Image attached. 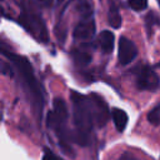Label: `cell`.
I'll use <instances>...</instances> for the list:
<instances>
[{
	"mask_svg": "<svg viewBox=\"0 0 160 160\" xmlns=\"http://www.w3.org/2000/svg\"><path fill=\"white\" fill-rule=\"evenodd\" d=\"M0 52L5 56H8L12 64L16 66L18 72L20 75V79L24 84V88L26 90V95L30 100V104L34 109V112H36L38 118L41 116V111H42V106H44V95L41 91V86L39 84V81L36 80V76L34 74L32 66L29 62V60L24 56L12 54V52H8L2 49H0Z\"/></svg>",
	"mask_w": 160,
	"mask_h": 160,
	"instance_id": "obj_1",
	"label": "cell"
},
{
	"mask_svg": "<svg viewBox=\"0 0 160 160\" xmlns=\"http://www.w3.org/2000/svg\"><path fill=\"white\" fill-rule=\"evenodd\" d=\"M70 99L72 104V116H74V125H75L72 140L81 146H86L89 144L90 132L94 124L89 100L86 96L76 91H71Z\"/></svg>",
	"mask_w": 160,
	"mask_h": 160,
	"instance_id": "obj_2",
	"label": "cell"
},
{
	"mask_svg": "<svg viewBox=\"0 0 160 160\" xmlns=\"http://www.w3.org/2000/svg\"><path fill=\"white\" fill-rule=\"evenodd\" d=\"M66 121H68L66 104L62 99L56 98V99H54L52 110H50L46 115V125L58 134V136L60 139L61 148L64 145H68V141L71 138L66 129Z\"/></svg>",
	"mask_w": 160,
	"mask_h": 160,
	"instance_id": "obj_3",
	"label": "cell"
},
{
	"mask_svg": "<svg viewBox=\"0 0 160 160\" xmlns=\"http://www.w3.org/2000/svg\"><path fill=\"white\" fill-rule=\"evenodd\" d=\"M135 74V85L139 90L156 91L160 88V79L150 65H140L136 69Z\"/></svg>",
	"mask_w": 160,
	"mask_h": 160,
	"instance_id": "obj_4",
	"label": "cell"
},
{
	"mask_svg": "<svg viewBox=\"0 0 160 160\" xmlns=\"http://www.w3.org/2000/svg\"><path fill=\"white\" fill-rule=\"evenodd\" d=\"M88 100L90 105L92 122H95L98 128H104L110 118V111L106 101L98 94H90L88 96Z\"/></svg>",
	"mask_w": 160,
	"mask_h": 160,
	"instance_id": "obj_5",
	"label": "cell"
},
{
	"mask_svg": "<svg viewBox=\"0 0 160 160\" xmlns=\"http://www.w3.org/2000/svg\"><path fill=\"white\" fill-rule=\"evenodd\" d=\"M138 55L136 45L126 36H120L118 45V59L121 65H128L132 62V60Z\"/></svg>",
	"mask_w": 160,
	"mask_h": 160,
	"instance_id": "obj_6",
	"label": "cell"
},
{
	"mask_svg": "<svg viewBox=\"0 0 160 160\" xmlns=\"http://www.w3.org/2000/svg\"><path fill=\"white\" fill-rule=\"evenodd\" d=\"M95 20L92 16L90 18H81V20L75 25L72 36L76 40H90L95 35Z\"/></svg>",
	"mask_w": 160,
	"mask_h": 160,
	"instance_id": "obj_7",
	"label": "cell"
},
{
	"mask_svg": "<svg viewBox=\"0 0 160 160\" xmlns=\"http://www.w3.org/2000/svg\"><path fill=\"white\" fill-rule=\"evenodd\" d=\"M98 44L101 48V50L106 54H110L114 50V44H115V36L112 31L110 30H102L99 34L98 38Z\"/></svg>",
	"mask_w": 160,
	"mask_h": 160,
	"instance_id": "obj_8",
	"label": "cell"
},
{
	"mask_svg": "<svg viewBox=\"0 0 160 160\" xmlns=\"http://www.w3.org/2000/svg\"><path fill=\"white\" fill-rule=\"evenodd\" d=\"M111 118H112V121H114V125L116 128V130L119 132H122L125 129H126V125H128V114L122 110V109H119V108H115L111 110Z\"/></svg>",
	"mask_w": 160,
	"mask_h": 160,
	"instance_id": "obj_9",
	"label": "cell"
},
{
	"mask_svg": "<svg viewBox=\"0 0 160 160\" xmlns=\"http://www.w3.org/2000/svg\"><path fill=\"white\" fill-rule=\"evenodd\" d=\"M72 59H74V62L76 66L79 68H84L86 65L90 64L91 61V54L86 50H79V49H75L74 52H72Z\"/></svg>",
	"mask_w": 160,
	"mask_h": 160,
	"instance_id": "obj_10",
	"label": "cell"
},
{
	"mask_svg": "<svg viewBox=\"0 0 160 160\" xmlns=\"http://www.w3.org/2000/svg\"><path fill=\"white\" fill-rule=\"evenodd\" d=\"M108 20H109V24L111 28L114 29H119L121 26V15L119 12V9L116 5L111 4L110 8H109V11H108Z\"/></svg>",
	"mask_w": 160,
	"mask_h": 160,
	"instance_id": "obj_11",
	"label": "cell"
},
{
	"mask_svg": "<svg viewBox=\"0 0 160 160\" xmlns=\"http://www.w3.org/2000/svg\"><path fill=\"white\" fill-rule=\"evenodd\" d=\"M155 25H160V19L156 14H154L152 11H149L145 16V29L148 31V35H151V30Z\"/></svg>",
	"mask_w": 160,
	"mask_h": 160,
	"instance_id": "obj_12",
	"label": "cell"
},
{
	"mask_svg": "<svg viewBox=\"0 0 160 160\" xmlns=\"http://www.w3.org/2000/svg\"><path fill=\"white\" fill-rule=\"evenodd\" d=\"M76 10L81 14V18H90L92 16V8L89 0H79L76 4Z\"/></svg>",
	"mask_w": 160,
	"mask_h": 160,
	"instance_id": "obj_13",
	"label": "cell"
},
{
	"mask_svg": "<svg viewBox=\"0 0 160 160\" xmlns=\"http://www.w3.org/2000/svg\"><path fill=\"white\" fill-rule=\"evenodd\" d=\"M148 121L155 126L160 124V104L148 114Z\"/></svg>",
	"mask_w": 160,
	"mask_h": 160,
	"instance_id": "obj_14",
	"label": "cell"
},
{
	"mask_svg": "<svg viewBox=\"0 0 160 160\" xmlns=\"http://www.w3.org/2000/svg\"><path fill=\"white\" fill-rule=\"evenodd\" d=\"M128 5L135 11H142L148 6V0H128Z\"/></svg>",
	"mask_w": 160,
	"mask_h": 160,
	"instance_id": "obj_15",
	"label": "cell"
},
{
	"mask_svg": "<svg viewBox=\"0 0 160 160\" xmlns=\"http://www.w3.org/2000/svg\"><path fill=\"white\" fill-rule=\"evenodd\" d=\"M42 160H59V159L54 155V152L51 150L45 149L44 150V155H42Z\"/></svg>",
	"mask_w": 160,
	"mask_h": 160,
	"instance_id": "obj_16",
	"label": "cell"
},
{
	"mask_svg": "<svg viewBox=\"0 0 160 160\" xmlns=\"http://www.w3.org/2000/svg\"><path fill=\"white\" fill-rule=\"evenodd\" d=\"M42 6H45V8H51L52 6V4H54V0H38Z\"/></svg>",
	"mask_w": 160,
	"mask_h": 160,
	"instance_id": "obj_17",
	"label": "cell"
},
{
	"mask_svg": "<svg viewBox=\"0 0 160 160\" xmlns=\"http://www.w3.org/2000/svg\"><path fill=\"white\" fill-rule=\"evenodd\" d=\"M155 66H156V68H159V69H160V61H159V62H158V64H156V65H155Z\"/></svg>",
	"mask_w": 160,
	"mask_h": 160,
	"instance_id": "obj_18",
	"label": "cell"
},
{
	"mask_svg": "<svg viewBox=\"0 0 160 160\" xmlns=\"http://www.w3.org/2000/svg\"><path fill=\"white\" fill-rule=\"evenodd\" d=\"M0 15H2V8L0 6Z\"/></svg>",
	"mask_w": 160,
	"mask_h": 160,
	"instance_id": "obj_19",
	"label": "cell"
},
{
	"mask_svg": "<svg viewBox=\"0 0 160 160\" xmlns=\"http://www.w3.org/2000/svg\"><path fill=\"white\" fill-rule=\"evenodd\" d=\"M158 2H159V6H160V0H158Z\"/></svg>",
	"mask_w": 160,
	"mask_h": 160,
	"instance_id": "obj_20",
	"label": "cell"
}]
</instances>
